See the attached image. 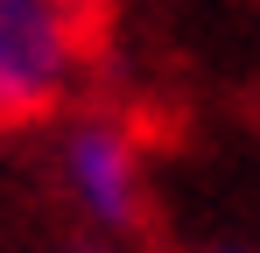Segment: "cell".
Masks as SVG:
<instances>
[{"instance_id":"obj_4","label":"cell","mask_w":260,"mask_h":253,"mask_svg":"<svg viewBox=\"0 0 260 253\" xmlns=\"http://www.w3.org/2000/svg\"><path fill=\"white\" fill-rule=\"evenodd\" d=\"M211 253H232V246H211Z\"/></svg>"},{"instance_id":"obj_2","label":"cell","mask_w":260,"mask_h":253,"mask_svg":"<svg viewBox=\"0 0 260 253\" xmlns=\"http://www.w3.org/2000/svg\"><path fill=\"white\" fill-rule=\"evenodd\" d=\"M56 183L85 232L106 239H141L148 225V141L127 113H71L56 126Z\"/></svg>"},{"instance_id":"obj_3","label":"cell","mask_w":260,"mask_h":253,"mask_svg":"<svg viewBox=\"0 0 260 253\" xmlns=\"http://www.w3.org/2000/svg\"><path fill=\"white\" fill-rule=\"evenodd\" d=\"M36 253H148L141 239H106V232H71V239H49Z\"/></svg>"},{"instance_id":"obj_1","label":"cell","mask_w":260,"mask_h":253,"mask_svg":"<svg viewBox=\"0 0 260 253\" xmlns=\"http://www.w3.org/2000/svg\"><path fill=\"white\" fill-rule=\"evenodd\" d=\"M113 0H0V134L56 120L106 56Z\"/></svg>"}]
</instances>
